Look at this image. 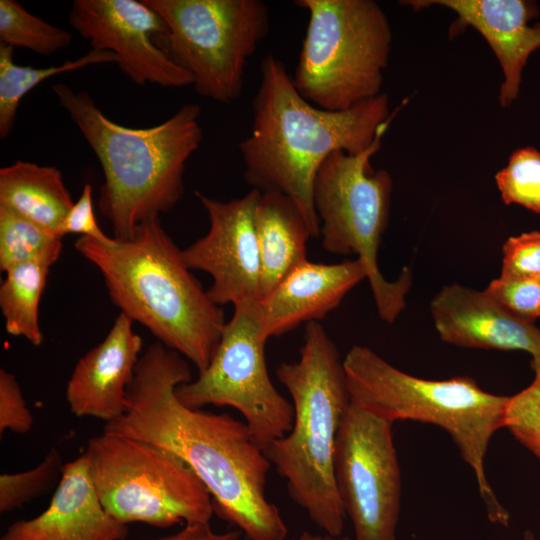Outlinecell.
I'll return each instance as SVG.
<instances>
[{
  "label": "cell",
  "instance_id": "1",
  "mask_svg": "<svg viewBox=\"0 0 540 540\" xmlns=\"http://www.w3.org/2000/svg\"><path fill=\"white\" fill-rule=\"evenodd\" d=\"M192 380L185 358L160 342L140 357L125 412L104 432L141 440L183 460L211 494L214 512L249 540H286L288 530L265 493L272 466L245 422L183 405L178 386Z\"/></svg>",
  "mask_w": 540,
  "mask_h": 540
},
{
  "label": "cell",
  "instance_id": "2",
  "mask_svg": "<svg viewBox=\"0 0 540 540\" xmlns=\"http://www.w3.org/2000/svg\"><path fill=\"white\" fill-rule=\"evenodd\" d=\"M260 72L251 129L239 143L245 180L252 189L291 198L318 238L313 185L321 164L338 150H366L394 114L389 115L385 93L344 111L319 108L300 95L283 62L272 54L263 59Z\"/></svg>",
  "mask_w": 540,
  "mask_h": 540
},
{
  "label": "cell",
  "instance_id": "3",
  "mask_svg": "<svg viewBox=\"0 0 540 540\" xmlns=\"http://www.w3.org/2000/svg\"><path fill=\"white\" fill-rule=\"evenodd\" d=\"M52 90L102 167L98 208L110 221L113 238H132L140 224L179 202L186 162L203 138L197 104L181 106L160 124L129 128L106 117L85 91L65 83Z\"/></svg>",
  "mask_w": 540,
  "mask_h": 540
},
{
  "label": "cell",
  "instance_id": "4",
  "mask_svg": "<svg viewBox=\"0 0 540 540\" xmlns=\"http://www.w3.org/2000/svg\"><path fill=\"white\" fill-rule=\"evenodd\" d=\"M74 247L100 271L121 313L199 372L208 366L226 324L224 312L192 274L159 217L114 245L80 236Z\"/></svg>",
  "mask_w": 540,
  "mask_h": 540
},
{
  "label": "cell",
  "instance_id": "5",
  "mask_svg": "<svg viewBox=\"0 0 540 540\" xmlns=\"http://www.w3.org/2000/svg\"><path fill=\"white\" fill-rule=\"evenodd\" d=\"M294 408L291 430L264 450L290 497L324 533L341 536L346 514L334 470L336 441L350 405L343 360L318 322L305 328L299 359L276 369Z\"/></svg>",
  "mask_w": 540,
  "mask_h": 540
},
{
  "label": "cell",
  "instance_id": "6",
  "mask_svg": "<svg viewBox=\"0 0 540 540\" xmlns=\"http://www.w3.org/2000/svg\"><path fill=\"white\" fill-rule=\"evenodd\" d=\"M350 402L392 423L416 420L446 431L472 469L487 518L508 526L510 515L486 475L493 434L504 427L507 396L494 395L470 377L430 380L405 373L364 346L343 359Z\"/></svg>",
  "mask_w": 540,
  "mask_h": 540
},
{
  "label": "cell",
  "instance_id": "7",
  "mask_svg": "<svg viewBox=\"0 0 540 540\" xmlns=\"http://www.w3.org/2000/svg\"><path fill=\"white\" fill-rule=\"evenodd\" d=\"M308 24L292 81L313 105L344 111L381 94L392 33L372 0H297Z\"/></svg>",
  "mask_w": 540,
  "mask_h": 540
},
{
  "label": "cell",
  "instance_id": "8",
  "mask_svg": "<svg viewBox=\"0 0 540 540\" xmlns=\"http://www.w3.org/2000/svg\"><path fill=\"white\" fill-rule=\"evenodd\" d=\"M391 119L363 152L331 153L318 169L313 185L323 248L332 254L355 255L363 263L379 316L388 323H393L404 309L412 280L410 270L404 269L399 278L389 281L377 263L393 184L386 170L371 167L370 158L380 149Z\"/></svg>",
  "mask_w": 540,
  "mask_h": 540
},
{
  "label": "cell",
  "instance_id": "9",
  "mask_svg": "<svg viewBox=\"0 0 540 540\" xmlns=\"http://www.w3.org/2000/svg\"><path fill=\"white\" fill-rule=\"evenodd\" d=\"M84 453L102 506L122 524L168 528L209 523L215 513L203 482L166 449L103 431L89 439Z\"/></svg>",
  "mask_w": 540,
  "mask_h": 540
},
{
  "label": "cell",
  "instance_id": "10",
  "mask_svg": "<svg viewBox=\"0 0 540 540\" xmlns=\"http://www.w3.org/2000/svg\"><path fill=\"white\" fill-rule=\"evenodd\" d=\"M165 21L157 45L193 79L197 94L229 104L242 93L250 58L269 31L260 0H143Z\"/></svg>",
  "mask_w": 540,
  "mask_h": 540
},
{
  "label": "cell",
  "instance_id": "11",
  "mask_svg": "<svg viewBox=\"0 0 540 540\" xmlns=\"http://www.w3.org/2000/svg\"><path fill=\"white\" fill-rule=\"evenodd\" d=\"M256 303L234 307L208 366L195 380L176 389L186 407L229 406L245 419L256 443L265 450L292 428L293 405L273 385L266 366Z\"/></svg>",
  "mask_w": 540,
  "mask_h": 540
},
{
  "label": "cell",
  "instance_id": "12",
  "mask_svg": "<svg viewBox=\"0 0 540 540\" xmlns=\"http://www.w3.org/2000/svg\"><path fill=\"white\" fill-rule=\"evenodd\" d=\"M392 426L350 402L338 432L335 480L355 540H396L401 475Z\"/></svg>",
  "mask_w": 540,
  "mask_h": 540
},
{
  "label": "cell",
  "instance_id": "13",
  "mask_svg": "<svg viewBox=\"0 0 540 540\" xmlns=\"http://www.w3.org/2000/svg\"><path fill=\"white\" fill-rule=\"evenodd\" d=\"M195 195L209 218L207 233L182 250L191 270L212 278L206 290L218 306L234 307L261 300V260L256 231V206L260 191L220 201L199 191Z\"/></svg>",
  "mask_w": 540,
  "mask_h": 540
},
{
  "label": "cell",
  "instance_id": "14",
  "mask_svg": "<svg viewBox=\"0 0 540 540\" xmlns=\"http://www.w3.org/2000/svg\"><path fill=\"white\" fill-rule=\"evenodd\" d=\"M69 23L92 49L114 53L119 69L137 85H193L192 76L157 45L167 25L143 0H75Z\"/></svg>",
  "mask_w": 540,
  "mask_h": 540
},
{
  "label": "cell",
  "instance_id": "15",
  "mask_svg": "<svg viewBox=\"0 0 540 540\" xmlns=\"http://www.w3.org/2000/svg\"><path fill=\"white\" fill-rule=\"evenodd\" d=\"M434 327L446 343L464 348L525 351L540 355V329L535 322L508 312L484 291L453 283L431 300Z\"/></svg>",
  "mask_w": 540,
  "mask_h": 540
},
{
  "label": "cell",
  "instance_id": "16",
  "mask_svg": "<svg viewBox=\"0 0 540 540\" xmlns=\"http://www.w3.org/2000/svg\"><path fill=\"white\" fill-rule=\"evenodd\" d=\"M142 338L121 313L106 337L76 363L67 382L72 414L112 422L125 412L128 387L141 356Z\"/></svg>",
  "mask_w": 540,
  "mask_h": 540
},
{
  "label": "cell",
  "instance_id": "17",
  "mask_svg": "<svg viewBox=\"0 0 540 540\" xmlns=\"http://www.w3.org/2000/svg\"><path fill=\"white\" fill-rule=\"evenodd\" d=\"M364 279L367 272L357 258L336 264L303 262L256 303L263 337L268 340L303 322L323 319Z\"/></svg>",
  "mask_w": 540,
  "mask_h": 540
},
{
  "label": "cell",
  "instance_id": "18",
  "mask_svg": "<svg viewBox=\"0 0 540 540\" xmlns=\"http://www.w3.org/2000/svg\"><path fill=\"white\" fill-rule=\"evenodd\" d=\"M127 535V525L102 506L83 453L64 464L49 506L12 523L0 540H124Z\"/></svg>",
  "mask_w": 540,
  "mask_h": 540
},
{
  "label": "cell",
  "instance_id": "19",
  "mask_svg": "<svg viewBox=\"0 0 540 540\" xmlns=\"http://www.w3.org/2000/svg\"><path fill=\"white\" fill-rule=\"evenodd\" d=\"M414 8L440 5L458 15L452 30L467 26L477 30L489 43L503 72L499 101L509 106L518 96L524 65L540 49V24L528 26L538 15L534 2L525 0H429L406 1Z\"/></svg>",
  "mask_w": 540,
  "mask_h": 540
},
{
  "label": "cell",
  "instance_id": "20",
  "mask_svg": "<svg viewBox=\"0 0 540 540\" xmlns=\"http://www.w3.org/2000/svg\"><path fill=\"white\" fill-rule=\"evenodd\" d=\"M256 231L262 299L293 269L308 260L307 243L314 235L296 203L277 191L260 192Z\"/></svg>",
  "mask_w": 540,
  "mask_h": 540
},
{
  "label": "cell",
  "instance_id": "21",
  "mask_svg": "<svg viewBox=\"0 0 540 540\" xmlns=\"http://www.w3.org/2000/svg\"><path fill=\"white\" fill-rule=\"evenodd\" d=\"M73 204L54 166L18 160L0 169V206L57 235Z\"/></svg>",
  "mask_w": 540,
  "mask_h": 540
},
{
  "label": "cell",
  "instance_id": "22",
  "mask_svg": "<svg viewBox=\"0 0 540 540\" xmlns=\"http://www.w3.org/2000/svg\"><path fill=\"white\" fill-rule=\"evenodd\" d=\"M52 265L30 261L6 270L0 286V308L8 334L24 337L34 346L43 342L39 303Z\"/></svg>",
  "mask_w": 540,
  "mask_h": 540
},
{
  "label": "cell",
  "instance_id": "23",
  "mask_svg": "<svg viewBox=\"0 0 540 540\" xmlns=\"http://www.w3.org/2000/svg\"><path fill=\"white\" fill-rule=\"evenodd\" d=\"M14 48L0 45V138L11 133L22 98L34 87L57 74L80 70L90 65L116 63L114 53L92 49L75 60L44 68L17 65Z\"/></svg>",
  "mask_w": 540,
  "mask_h": 540
},
{
  "label": "cell",
  "instance_id": "24",
  "mask_svg": "<svg viewBox=\"0 0 540 540\" xmlns=\"http://www.w3.org/2000/svg\"><path fill=\"white\" fill-rule=\"evenodd\" d=\"M62 237L0 206V270L30 262L53 265L62 252Z\"/></svg>",
  "mask_w": 540,
  "mask_h": 540
},
{
  "label": "cell",
  "instance_id": "25",
  "mask_svg": "<svg viewBox=\"0 0 540 540\" xmlns=\"http://www.w3.org/2000/svg\"><path fill=\"white\" fill-rule=\"evenodd\" d=\"M72 34L28 12L15 0H0V45L50 55L67 47Z\"/></svg>",
  "mask_w": 540,
  "mask_h": 540
},
{
  "label": "cell",
  "instance_id": "26",
  "mask_svg": "<svg viewBox=\"0 0 540 540\" xmlns=\"http://www.w3.org/2000/svg\"><path fill=\"white\" fill-rule=\"evenodd\" d=\"M502 201L540 213V152L532 147L517 149L506 167L495 175Z\"/></svg>",
  "mask_w": 540,
  "mask_h": 540
},
{
  "label": "cell",
  "instance_id": "27",
  "mask_svg": "<svg viewBox=\"0 0 540 540\" xmlns=\"http://www.w3.org/2000/svg\"><path fill=\"white\" fill-rule=\"evenodd\" d=\"M61 455L52 448L35 467L0 476V512L8 513L41 495L61 475Z\"/></svg>",
  "mask_w": 540,
  "mask_h": 540
},
{
  "label": "cell",
  "instance_id": "28",
  "mask_svg": "<svg viewBox=\"0 0 540 540\" xmlns=\"http://www.w3.org/2000/svg\"><path fill=\"white\" fill-rule=\"evenodd\" d=\"M503 424L540 459V384L533 381L527 388L508 397Z\"/></svg>",
  "mask_w": 540,
  "mask_h": 540
},
{
  "label": "cell",
  "instance_id": "29",
  "mask_svg": "<svg viewBox=\"0 0 540 540\" xmlns=\"http://www.w3.org/2000/svg\"><path fill=\"white\" fill-rule=\"evenodd\" d=\"M484 292L518 318L531 322L540 318V275H500L489 283Z\"/></svg>",
  "mask_w": 540,
  "mask_h": 540
},
{
  "label": "cell",
  "instance_id": "30",
  "mask_svg": "<svg viewBox=\"0 0 540 540\" xmlns=\"http://www.w3.org/2000/svg\"><path fill=\"white\" fill-rule=\"evenodd\" d=\"M501 276L540 275V231L509 237L502 247Z\"/></svg>",
  "mask_w": 540,
  "mask_h": 540
},
{
  "label": "cell",
  "instance_id": "31",
  "mask_svg": "<svg viewBox=\"0 0 540 540\" xmlns=\"http://www.w3.org/2000/svg\"><path fill=\"white\" fill-rule=\"evenodd\" d=\"M34 419L27 407L16 377L0 369V433L10 430L18 434L31 431Z\"/></svg>",
  "mask_w": 540,
  "mask_h": 540
},
{
  "label": "cell",
  "instance_id": "32",
  "mask_svg": "<svg viewBox=\"0 0 540 540\" xmlns=\"http://www.w3.org/2000/svg\"><path fill=\"white\" fill-rule=\"evenodd\" d=\"M66 234H80L81 237L93 239L107 246L116 243V239L106 235L98 225L92 201V187L88 183L84 185L81 195L74 202L58 230L59 236L64 237Z\"/></svg>",
  "mask_w": 540,
  "mask_h": 540
},
{
  "label": "cell",
  "instance_id": "33",
  "mask_svg": "<svg viewBox=\"0 0 540 540\" xmlns=\"http://www.w3.org/2000/svg\"><path fill=\"white\" fill-rule=\"evenodd\" d=\"M144 540H249L240 530L215 532L210 523H191L167 536Z\"/></svg>",
  "mask_w": 540,
  "mask_h": 540
},
{
  "label": "cell",
  "instance_id": "34",
  "mask_svg": "<svg viewBox=\"0 0 540 540\" xmlns=\"http://www.w3.org/2000/svg\"><path fill=\"white\" fill-rule=\"evenodd\" d=\"M291 540H349L347 537L344 536H332L329 534L324 533L321 534H313L307 531L302 532L297 538L291 539Z\"/></svg>",
  "mask_w": 540,
  "mask_h": 540
},
{
  "label": "cell",
  "instance_id": "35",
  "mask_svg": "<svg viewBox=\"0 0 540 540\" xmlns=\"http://www.w3.org/2000/svg\"><path fill=\"white\" fill-rule=\"evenodd\" d=\"M531 367L534 371V380L536 383L540 384V355L532 358Z\"/></svg>",
  "mask_w": 540,
  "mask_h": 540
}]
</instances>
